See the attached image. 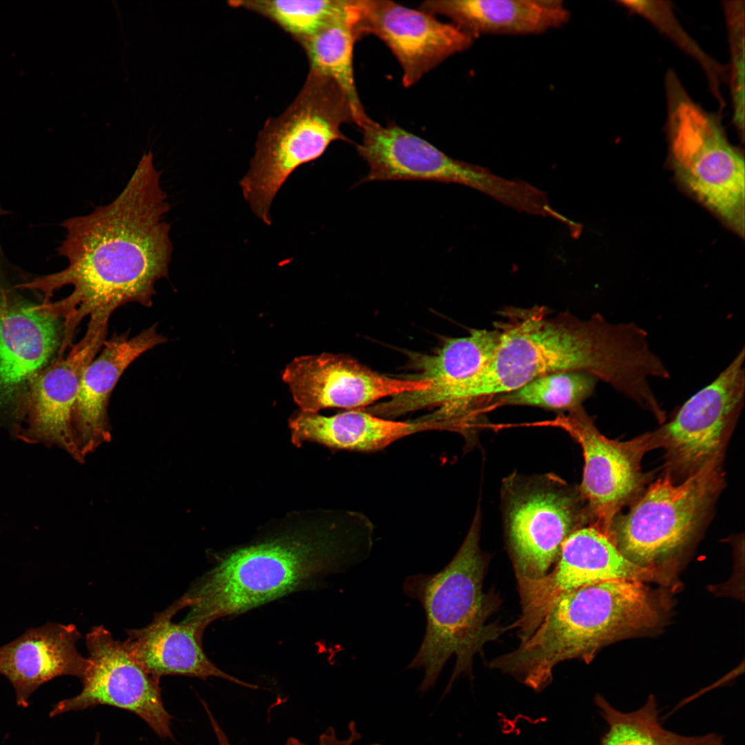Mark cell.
<instances>
[{"label":"cell","mask_w":745,"mask_h":745,"mask_svg":"<svg viewBox=\"0 0 745 745\" xmlns=\"http://www.w3.org/2000/svg\"><path fill=\"white\" fill-rule=\"evenodd\" d=\"M728 30L731 63L728 79L733 106V122L741 139L744 136V1L723 2Z\"/></svg>","instance_id":"obj_29"},{"label":"cell","mask_w":745,"mask_h":745,"mask_svg":"<svg viewBox=\"0 0 745 745\" xmlns=\"http://www.w3.org/2000/svg\"><path fill=\"white\" fill-rule=\"evenodd\" d=\"M420 10L447 17L474 39L481 34H536L562 26L570 12L557 0H434Z\"/></svg>","instance_id":"obj_22"},{"label":"cell","mask_w":745,"mask_h":745,"mask_svg":"<svg viewBox=\"0 0 745 745\" xmlns=\"http://www.w3.org/2000/svg\"><path fill=\"white\" fill-rule=\"evenodd\" d=\"M559 415L554 425L567 431L582 449L584 466L579 494L588 525L609 537L621 510L644 490L647 475L642 470L644 455L654 449L645 433L619 441L602 435L582 406Z\"/></svg>","instance_id":"obj_12"},{"label":"cell","mask_w":745,"mask_h":745,"mask_svg":"<svg viewBox=\"0 0 745 745\" xmlns=\"http://www.w3.org/2000/svg\"><path fill=\"white\" fill-rule=\"evenodd\" d=\"M617 3L630 12L646 19L696 61L705 73L712 95L717 101L720 109H724L726 102L721 86L728 79V67L707 54L685 31L675 17L670 3L667 1L650 0H622L617 1Z\"/></svg>","instance_id":"obj_28"},{"label":"cell","mask_w":745,"mask_h":745,"mask_svg":"<svg viewBox=\"0 0 745 745\" xmlns=\"http://www.w3.org/2000/svg\"><path fill=\"white\" fill-rule=\"evenodd\" d=\"M371 537L358 530L297 533L228 554L183 595V622L207 626L278 599L330 574L343 572L368 555Z\"/></svg>","instance_id":"obj_3"},{"label":"cell","mask_w":745,"mask_h":745,"mask_svg":"<svg viewBox=\"0 0 745 745\" xmlns=\"http://www.w3.org/2000/svg\"><path fill=\"white\" fill-rule=\"evenodd\" d=\"M479 528L477 510L460 548L443 569L410 575L404 582V593L421 604L426 617L422 642L408 666L424 670L421 692L435 685L444 665L455 656L447 693L461 675H471L474 657L482 655L485 644L510 629L488 622L500 600L493 591L483 590L488 563L479 547Z\"/></svg>","instance_id":"obj_5"},{"label":"cell","mask_w":745,"mask_h":745,"mask_svg":"<svg viewBox=\"0 0 745 745\" xmlns=\"http://www.w3.org/2000/svg\"><path fill=\"white\" fill-rule=\"evenodd\" d=\"M355 21L354 0H348L345 7L324 27L297 42L306 54L309 71L337 83L350 104L353 123L363 129L374 121L365 112L355 86L353 46L357 38Z\"/></svg>","instance_id":"obj_24"},{"label":"cell","mask_w":745,"mask_h":745,"mask_svg":"<svg viewBox=\"0 0 745 745\" xmlns=\"http://www.w3.org/2000/svg\"><path fill=\"white\" fill-rule=\"evenodd\" d=\"M188 604L183 595L165 610L156 613L151 622L126 630L125 645L135 659L150 674L185 675L206 679L220 677L237 684L257 688L219 669L206 655L202 636L207 626L201 622L177 624L173 617Z\"/></svg>","instance_id":"obj_20"},{"label":"cell","mask_w":745,"mask_h":745,"mask_svg":"<svg viewBox=\"0 0 745 745\" xmlns=\"http://www.w3.org/2000/svg\"><path fill=\"white\" fill-rule=\"evenodd\" d=\"M500 317L494 326L499 345L462 393L459 401L465 407L475 408L546 374L579 371L648 410L658 403L650 381L670 378L646 330L635 322H612L597 313L586 319L568 312L550 315L539 306L509 307Z\"/></svg>","instance_id":"obj_2"},{"label":"cell","mask_w":745,"mask_h":745,"mask_svg":"<svg viewBox=\"0 0 745 745\" xmlns=\"http://www.w3.org/2000/svg\"><path fill=\"white\" fill-rule=\"evenodd\" d=\"M660 613L656 596L642 582L590 584L561 598L527 639L489 665L541 691L560 662L589 663L604 646L655 626Z\"/></svg>","instance_id":"obj_4"},{"label":"cell","mask_w":745,"mask_h":745,"mask_svg":"<svg viewBox=\"0 0 745 745\" xmlns=\"http://www.w3.org/2000/svg\"><path fill=\"white\" fill-rule=\"evenodd\" d=\"M203 706H204V708H205V709H206V711L207 712V714L208 715V718H209L210 722L211 723V725H212V729H213V731L215 732V735L217 737L219 745H230V742H229V741L228 739L227 736L226 735V734L224 733V732L223 731V730L221 729V728L219 725L218 722H217V720L215 719V718L214 717V716L211 713L210 709L208 708V707L207 706V704L204 703Z\"/></svg>","instance_id":"obj_31"},{"label":"cell","mask_w":745,"mask_h":745,"mask_svg":"<svg viewBox=\"0 0 745 745\" xmlns=\"http://www.w3.org/2000/svg\"><path fill=\"white\" fill-rule=\"evenodd\" d=\"M297 445L311 441L330 448L359 452L382 450L410 435L446 430L441 421L422 417L399 421L381 417L366 410H350L332 416L299 410L289 420Z\"/></svg>","instance_id":"obj_23"},{"label":"cell","mask_w":745,"mask_h":745,"mask_svg":"<svg viewBox=\"0 0 745 745\" xmlns=\"http://www.w3.org/2000/svg\"><path fill=\"white\" fill-rule=\"evenodd\" d=\"M359 155L369 167L361 182L425 180L479 187L483 175L475 167L450 158L422 138L390 123L374 121L364 128Z\"/></svg>","instance_id":"obj_18"},{"label":"cell","mask_w":745,"mask_h":745,"mask_svg":"<svg viewBox=\"0 0 745 745\" xmlns=\"http://www.w3.org/2000/svg\"><path fill=\"white\" fill-rule=\"evenodd\" d=\"M353 122L350 104L337 83L310 72L297 97L259 132L247 174L239 181L255 215L271 223L272 200L299 166L319 158L337 140L348 141L341 126Z\"/></svg>","instance_id":"obj_6"},{"label":"cell","mask_w":745,"mask_h":745,"mask_svg":"<svg viewBox=\"0 0 745 745\" xmlns=\"http://www.w3.org/2000/svg\"><path fill=\"white\" fill-rule=\"evenodd\" d=\"M348 0L230 1V6L255 12L275 23L297 41L309 37L331 21Z\"/></svg>","instance_id":"obj_27"},{"label":"cell","mask_w":745,"mask_h":745,"mask_svg":"<svg viewBox=\"0 0 745 745\" xmlns=\"http://www.w3.org/2000/svg\"><path fill=\"white\" fill-rule=\"evenodd\" d=\"M503 491L506 535L516 578H539L555 563L568 537L587 524L579 491L552 475H512Z\"/></svg>","instance_id":"obj_9"},{"label":"cell","mask_w":745,"mask_h":745,"mask_svg":"<svg viewBox=\"0 0 745 745\" xmlns=\"http://www.w3.org/2000/svg\"><path fill=\"white\" fill-rule=\"evenodd\" d=\"M555 566L536 579L517 578L522 613L511 625L521 642L536 630L555 604L584 586L609 580L662 581L657 568L637 565L591 525L575 530L564 541Z\"/></svg>","instance_id":"obj_11"},{"label":"cell","mask_w":745,"mask_h":745,"mask_svg":"<svg viewBox=\"0 0 745 745\" xmlns=\"http://www.w3.org/2000/svg\"><path fill=\"white\" fill-rule=\"evenodd\" d=\"M166 337L153 325L130 337L128 332L106 339L81 376L73 412V427L81 458L110 439L108 406L111 394L128 366Z\"/></svg>","instance_id":"obj_19"},{"label":"cell","mask_w":745,"mask_h":745,"mask_svg":"<svg viewBox=\"0 0 745 745\" xmlns=\"http://www.w3.org/2000/svg\"><path fill=\"white\" fill-rule=\"evenodd\" d=\"M354 8L357 39L368 34L381 39L399 62L406 87L473 43L472 36L452 23L420 9L387 0H354Z\"/></svg>","instance_id":"obj_16"},{"label":"cell","mask_w":745,"mask_h":745,"mask_svg":"<svg viewBox=\"0 0 745 745\" xmlns=\"http://www.w3.org/2000/svg\"><path fill=\"white\" fill-rule=\"evenodd\" d=\"M669 155L679 181L739 235L744 232V160L718 115L688 95L673 70L664 81Z\"/></svg>","instance_id":"obj_7"},{"label":"cell","mask_w":745,"mask_h":745,"mask_svg":"<svg viewBox=\"0 0 745 745\" xmlns=\"http://www.w3.org/2000/svg\"><path fill=\"white\" fill-rule=\"evenodd\" d=\"M160 179L152 151L144 152L111 203L62 223L66 235L57 251L68 266L19 284L46 300L72 286V293L57 301L71 333L87 316L109 321L126 304L152 306L155 284L168 276L172 253L166 221L170 205Z\"/></svg>","instance_id":"obj_1"},{"label":"cell","mask_w":745,"mask_h":745,"mask_svg":"<svg viewBox=\"0 0 745 745\" xmlns=\"http://www.w3.org/2000/svg\"><path fill=\"white\" fill-rule=\"evenodd\" d=\"M88 666L77 695L57 702L51 717L98 705L133 713L162 738H171V715L163 704L160 679L146 670L132 655L124 642L116 640L103 626L93 627L86 636Z\"/></svg>","instance_id":"obj_14"},{"label":"cell","mask_w":745,"mask_h":745,"mask_svg":"<svg viewBox=\"0 0 745 745\" xmlns=\"http://www.w3.org/2000/svg\"><path fill=\"white\" fill-rule=\"evenodd\" d=\"M81 638L74 624L48 622L0 647V674L13 686L19 706L28 707L32 695L53 679H82L88 659L77 650Z\"/></svg>","instance_id":"obj_21"},{"label":"cell","mask_w":745,"mask_h":745,"mask_svg":"<svg viewBox=\"0 0 745 745\" xmlns=\"http://www.w3.org/2000/svg\"><path fill=\"white\" fill-rule=\"evenodd\" d=\"M349 736L346 739H339L332 727L328 728L323 733L319 739L317 745H353L361 738V735L356 728L355 723L351 722L348 725ZM286 745H307L300 740L290 737L287 739ZM368 745H382L379 744H371Z\"/></svg>","instance_id":"obj_30"},{"label":"cell","mask_w":745,"mask_h":745,"mask_svg":"<svg viewBox=\"0 0 745 745\" xmlns=\"http://www.w3.org/2000/svg\"><path fill=\"white\" fill-rule=\"evenodd\" d=\"M108 321L89 320L84 336L32 381L11 428L27 443L56 445L82 461L76 443L73 412L87 365L106 339Z\"/></svg>","instance_id":"obj_15"},{"label":"cell","mask_w":745,"mask_h":745,"mask_svg":"<svg viewBox=\"0 0 745 745\" xmlns=\"http://www.w3.org/2000/svg\"><path fill=\"white\" fill-rule=\"evenodd\" d=\"M598 379L579 371L546 374L519 388L498 396L501 405H523L569 411L579 406L593 393Z\"/></svg>","instance_id":"obj_26"},{"label":"cell","mask_w":745,"mask_h":745,"mask_svg":"<svg viewBox=\"0 0 745 745\" xmlns=\"http://www.w3.org/2000/svg\"><path fill=\"white\" fill-rule=\"evenodd\" d=\"M7 213H8V212L6 210H5L4 209H3L2 207L0 206V217L3 215H6Z\"/></svg>","instance_id":"obj_32"},{"label":"cell","mask_w":745,"mask_h":745,"mask_svg":"<svg viewBox=\"0 0 745 745\" xmlns=\"http://www.w3.org/2000/svg\"><path fill=\"white\" fill-rule=\"evenodd\" d=\"M722 460H713L675 481L666 473L614 519L609 538L625 557L643 567L659 563L686 546L705 524L723 488Z\"/></svg>","instance_id":"obj_8"},{"label":"cell","mask_w":745,"mask_h":745,"mask_svg":"<svg viewBox=\"0 0 745 745\" xmlns=\"http://www.w3.org/2000/svg\"><path fill=\"white\" fill-rule=\"evenodd\" d=\"M744 360L742 348L712 381L686 400L668 421L650 432L654 448L664 450L666 472L675 481L723 459L744 404Z\"/></svg>","instance_id":"obj_10"},{"label":"cell","mask_w":745,"mask_h":745,"mask_svg":"<svg viewBox=\"0 0 745 745\" xmlns=\"http://www.w3.org/2000/svg\"><path fill=\"white\" fill-rule=\"evenodd\" d=\"M296 404L304 412L325 408L362 410L388 397L427 390V379H401L379 374L341 354L300 356L282 372Z\"/></svg>","instance_id":"obj_17"},{"label":"cell","mask_w":745,"mask_h":745,"mask_svg":"<svg viewBox=\"0 0 745 745\" xmlns=\"http://www.w3.org/2000/svg\"><path fill=\"white\" fill-rule=\"evenodd\" d=\"M0 282V426L14 424L36 376L61 356L66 320Z\"/></svg>","instance_id":"obj_13"},{"label":"cell","mask_w":745,"mask_h":745,"mask_svg":"<svg viewBox=\"0 0 745 745\" xmlns=\"http://www.w3.org/2000/svg\"><path fill=\"white\" fill-rule=\"evenodd\" d=\"M595 702L608 727L600 745H724L715 733L689 737L664 728L653 695L642 708L630 713L615 709L601 695L596 696Z\"/></svg>","instance_id":"obj_25"}]
</instances>
